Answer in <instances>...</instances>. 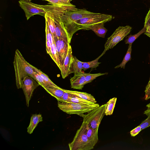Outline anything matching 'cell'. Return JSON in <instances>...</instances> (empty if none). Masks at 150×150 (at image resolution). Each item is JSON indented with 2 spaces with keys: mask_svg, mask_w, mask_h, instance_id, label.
<instances>
[{
  "mask_svg": "<svg viewBox=\"0 0 150 150\" xmlns=\"http://www.w3.org/2000/svg\"><path fill=\"white\" fill-rule=\"evenodd\" d=\"M64 92L62 96V102L70 103V99L73 94L66 91L64 89Z\"/></svg>",
  "mask_w": 150,
  "mask_h": 150,
  "instance_id": "cell-30",
  "label": "cell"
},
{
  "mask_svg": "<svg viewBox=\"0 0 150 150\" xmlns=\"http://www.w3.org/2000/svg\"><path fill=\"white\" fill-rule=\"evenodd\" d=\"M103 55L101 54L96 59L89 62H82L83 69L84 71H86L90 68H95L99 66L101 63L98 61L100 58Z\"/></svg>",
  "mask_w": 150,
  "mask_h": 150,
  "instance_id": "cell-22",
  "label": "cell"
},
{
  "mask_svg": "<svg viewBox=\"0 0 150 150\" xmlns=\"http://www.w3.org/2000/svg\"><path fill=\"white\" fill-rule=\"evenodd\" d=\"M96 13L88 11L85 9H78L75 11H67L61 15L60 18L67 30L74 22Z\"/></svg>",
  "mask_w": 150,
  "mask_h": 150,
  "instance_id": "cell-7",
  "label": "cell"
},
{
  "mask_svg": "<svg viewBox=\"0 0 150 150\" xmlns=\"http://www.w3.org/2000/svg\"><path fill=\"white\" fill-rule=\"evenodd\" d=\"M31 66L34 71L38 73L43 79L48 84L49 86H53L58 87V86L53 82L49 79L47 75L43 73L40 70L31 65Z\"/></svg>",
  "mask_w": 150,
  "mask_h": 150,
  "instance_id": "cell-27",
  "label": "cell"
},
{
  "mask_svg": "<svg viewBox=\"0 0 150 150\" xmlns=\"http://www.w3.org/2000/svg\"><path fill=\"white\" fill-rule=\"evenodd\" d=\"M73 57L72 48L71 46L68 54L65 59L63 65L59 68L63 79H65L69 74V71Z\"/></svg>",
  "mask_w": 150,
  "mask_h": 150,
  "instance_id": "cell-12",
  "label": "cell"
},
{
  "mask_svg": "<svg viewBox=\"0 0 150 150\" xmlns=\"http://www.w3.org/2000/svg\"><path fill=\"white\" fill-rule=\"evenodd\" d=\"M85 123L83 122L77 130L72 142L69 144L70 150H90L94 148L86 134Z\"/></svg>",
  "mask_w": 150,
  "mask_h": 150,
  "instance_id": "cell-3",
  "label": "cell"
},
{
  "mask_svg": "<svg viewBox=\"0 0 150 150\" xmlns=\"http://www.w3.org/2000/svg\"><path fill=\"white\" fill-rule=\"evenodd\" d=\"M85 73L82 72L74 74V76L70 79L72 88L81 90L85 85Z\"/></svg>",
  "mask_w": 150,
  "mask_h": 150,
  "instance_id": "cell-11",
  "label": "cell"
},
{
  "mask_svg": "<svg viewBox=\"0 0 150 150\" xmlns=\"http://www.w3.org/2000/svg\"><path fill=\"white\" fill-rule=\"evenodd\" d=\"M144 34L150 38V29H146V32L144 33Z\"/></svg>",
  "mask_w": 150,
  "mask_h": 150,
  "instance_id": "cell-36",
  "label": "cell"
},
{
  "mask_svg": "<svg viewBox=\"0 0 150 150\" xmlns=\"http://www.w3.org/2000/svg\"><path fill=\"white\" fill-rule=\"evenodd\" d=\"M13 64L16 86L18 89L21 88L23 78L27 76L32 77L35 71L31 64L26 61L18 49L15 51Z\"/></svg>",
  "mask_w": 150,
  "mask_h": 150,
  "instance_id": "cell-2",
  "label": "cell"
},
{
  "mask_svg": "<svg viewBox=\"0 0 150 150\" xmlns=\"http://www.w3.org/2000/svg\"><path fill=\"white\" fill-rule=\"evenodd\" d=\"M142 130V128L139 125L130 132V134L132 137H134L138 134Z\"/></svg>",
  "mask_w": 150,
  "mask_h": 150,
  "instance_id": "cell-34",
  "label": "cell"
},
{
  "mask_svg": "<svg viewBox=\"0 0 150 150\" xmlns=\"http://www.w3.org/2000/svg\"><path fill=\"white\" fill-rule=\"evenodd\" d=\"M132 27L129 26H119L109 38L104 45V50L101 54L103 55L106 52L112 48L119 42L122 40L131 31Z\"/></svg>",
  "mask_w": 150,
  "mask_h": 150,
  "instance_id": "cell-6",
  "label": "cell"
},
{
  "mask_svg": "<svg viewBox=\"0 0 150 150\" xmlns=\"http://www.w3.org/2000/svg\"><path fill=\"white\" fill-rule=\"evenodd\" d=\"M32 77L42 87L48 86L47 83L38 73L34 71Z\"/></svg>",
  "mask_w": 150,
  "mask_h": 150,
  "instance_id": "cell-29",
  "label": "cell"
},
{
  "mask_svg": "<svg viewBox=\"0 0 150 150\" xmlns=\"http://www.w3.org/2000/svg\"><path fill=\"white\" fill-rule=\"evenodd\" d=\"M132 46V45H129L126 53L122 62L120 64L115 67V68L117 69L119 67L122 68L124 69L125 68L126 64L128 61L130 60L131 59Z\"/></svg>",
  "mask_w": 150,
  "mask_h": 150,
  "instance_id": "cell-23",
  "label": "cell"
},
{
  "mask_svg": "<svg viewBox=\"0 0 150 150\" xmlns=\"http://www.w3.org/2000/svg\"><path fill=\"white\" fill-rule=\"evenodd\" d=\"M146 28H144L137 33L134 35H130L127 37V38L125 40L126 44L132 45L135 40L137 39L141 34L144 33L146 31Z\"/></svg>",
  "mask_w": 150,
  "mask_h": 150,
  "instance_id": "cell-26",
  "label": "cell"
},
{
  "mask_svg": "<svg viewBox=\"0 0 150 150\" xmlns=\"http://www.w3.org/2000/svg\"><path fill=\"white\" fill-rule=\"evenodd\" d=\"M62 1L67 3H70L72 0H61Z\"/></svg>",
  "mask_w": 150,
  "mask_h": 150,
  "instance_id": "cell-37",
  "label": "cell"
},
{
  "mask_svg": "<svg viewBox=\"0 0 150 150\" xmlns=\"http://www.w3.org/2000/svg\"><path fill=\"white\" fill-rule=\"evenodd\" d=\"M144 27L146 29H150V9L145 17Z\"/></svg>",
  "mask_w": 150,
  "mask_h": 150,
  "instance_id": "cell-32",
  "label": "cell"
},
{
  "mask_svg": "<svg viewBox=\"0 0 150 150\" xmlns=\"http://www.w3.org/2000/svg\"><path fill=\"white\" fill-rule=\"evenodd\" d=\"M147 109L144 111V114L147 116H150V103L146 105Z\"/></svg>",
  "mask_w": 150,
  "mask_h": 150,
  "instance_id": "cell-35",
  "label": "cell"
},
{
  "mask_svg": "<svg viewBox=\"0 0 150 150\" xmlns=\"http://www.w3.org/2000/svg\"><path fill=\"white\" fill-rule=\"evenodd\" d=\"M99 106L98 103L94 105H88L58 101V106L61 110L68 114H76L80 116Z\"/></svg>",
  "mask_w": 150,
  "mask_h": 150,
  "instance_id": "cell-4",
  "label": "cell"
},
{
  "mask_svg": "<svg viewBox=\"0 0 150 150\" xmlns=\"http://www.w3.org/2000/svg\"><path fill=\"white\" fill-rule=\"evenodd\" d=\"M71 102L88 105H94L96 104V103H93L90 101L82 98L74 94H73L71 98Z\"/></svg>",
  "mask_w": 150,
  "mask_h": 150,
  "instance_id": "cell-25",
  "label": "cell"
},
{
  "mask_svg": "<svg viewBox=\"0 0 150 150\" xmlns=\"http://www.w3.org/2000/svg\"><path fill=\"white\" fill-rule=\"evenodd\" d=\"M42 121V117L40 114L33 115L31 117L29 125L27 128L28 133L31 134L38 123Z\"/></svg>",
  "mask_w": 150,
  "mask_h": 150,
  "instance_id": "cell-17",
  "label": "cell"
},
{
  "mask_svg": "<svg viewBox=\"0 0 150 150\" xmlns=\"http://www.w3.org/2000/svg\"><path fill=\"white\" fill-rule=\"evenodd\" d=\"M18 2L20 6L24 11L27 20L35 15H40L45 17L46 11L36 4L27 0H20Z\"/></svg>",
  "mask_w": 150,
  "mask_h": 150,
  "instance_id": "cell-8",
  "label": "cell"
},
{
  "mask_svg": "<svg viewBox=\"0 0 150 150\" xmlns=\"http://www.w3.org/2000/svg\"><path fill=\"white\" fill-rule=\"evenodd\" d=\"M104 23H100L91 25L86 30H91L98 36L104 38L108 30L104 27Z\"/></svg>",
  "mask_w": 150,
  "mask_h": 150,
  "instance_id": "cell-16",
  "label": "cell"
},
{
  "mask_svg": "<svg viewBox=\"0 0 150 150\" xmlns=\"http://www.w3.org/2000/svg\"><path fill=\"white\" fill-rule=\"evenodd\" d=\"M83 122L85 123L86 134L89 141L92 145L94 146L98 141V128L94 129L90 127L85 122Z\"/></svg>",
  "mask_w": 150,
  "mask_h": 150,
  "instance_id": "cell-14",
  "label": "cell"
},
{
  "mask_svg": "<svg viewBox=\"0 0 150 150\" xmlns=\"http://www.w3.org/2000/svg\"><path fill=\"white\" fill-rule=\"evenodd\" d=\"M83 69L82 62L79 60L75 57H73L70 67L69 74L82 72Z\"/></svg>",
  "mask_w": 150,
  "mask_h": 150,
  "instance_id": "cell-18",
  "label": "cell"
},
{
  "mask_svg": "<svg viewBox=\"0 0 150 150\" xmlns=\"http://www.w3.org/2000/svg\"><path fill=\"white\" fill-rule=\"evenodd\" d=\"M145 99L147 100L150 98V79L146 87L145 90Z\"/></svg>",
  "mask_w": 150,
  "mask_h": 150,
  "instance_id": "cell-33",
  "label": "cell"
},
{
  "mask_svg": "<svg viewBox=\"0 0 150 150\" xmlns=\"http://www.w3.org/2000/svg\"><path fill=\"white\" fill-rule=\"evenodd\" d=\"M28 1H31L32 0H27ZM46 1L49 2V4L58 6L63 7L69 11H73L78 10L75 5L71 4L70 3H67L62 1L61 0H42Z\"/></svg>",
  "mask_w": 150,
  "mask_h": 150,
  "instance_id": "cell-15",
  "label": "cell"
},
{
  "mask_svg": "<svg viewBox=\"0 0 150 150\" xmlns=\"http://www.w3.org/2000/svg\"><path fill=\"white\" fill-rule=\"evenodd\" d=\"M43 88L51 95L55 98L58 101L63 102L62 97L64 92V89L59 87L53 86H48Z\"/></svg>",
  "mask_w": 150,
  "mask_h": 150,
  "instance_id": "cell-13",
  "label": "cell"
},
{
  "mask_svg": "<svg viewBox=\"0 0 150 150\" xmlns=\"http://www.w3.org/2000/svg\"><path fill=\"white\" fill-rule=\"evenodd\" d=\"M65 90L66 91L68 92L76 95L82 98L90 101L93 103H96L97 102L95 98L91 94L87 93L86 92L69 90L65 89Z\"/></svg>",
  "mask_w": 150,
  "mask_h": 150,
  "instance_id": "cell-20",
  "label": "cell"
},
{
  "mask_svg": "<svg viewBox=\"0 0 150 150\" xmlns=\"http://www.w3.org/2000/svg\"><path fill=\"white\" fill-rule=\"evenodd\" d=\"M108 74V73H98L95 74L85 73V81L84 85L91 82L94 79L99 76H103Z\"/></svg>",
  "mask_w": 150,
  "mask_h": 150,
  "instance_id": "cell-28",
  "label": "cell"
},
{
  "mask_svg": "<svg viewBox=\"0 0 150 150\" xmlns=\"http://www.w3.org/2000/svg\"><path fill=\"white\" fill-rule=\"evenodd\" d=\"M40 85L32 77L25 76L22 81L21 88L25 95L26 104L29 107V101L34 90Z\"/></svg>",
  "mask_w": 150,
  "mask_h": 150,
  "instance_id": "cell-9",
  "label": "cell"
},
{
  "mask_svg": "<svg viewBox=\"0 0 150 150\" xmlns=\"http://www.w3.org/2000/svg\"><path fill=\"white\" fill-rule=\"evenodd\" d=\"M105 105H102L87 114L81 115L80 116L83 117V121L90 127L94 129L98 128L101 121L105 115Z\"/></svg>",
  "mask_w": 150,
  "mask_h": 150,
  "instance_id": "cell-5",
  "label": "cell"
},
{
  "mask_svg": "<svg viewBox=\"0 0 150 150\" xmlns=\"http://www.w3.org/2000/svg\"><path fill=\"white\" fill-rule=\"evenodd\" d=\"M50 56L59 68L61 66L58 56L54 39L52 43L51 44V55Z\"/></svg>",
  "mask_w": 150,
  "mask_h": 150,
  "instance_id": "cell-24",
  "label": "cell"
},
{
  "mask_svg": "<svg viewBox=\"0 0 150 150\" xmlns=\"http://www.w3.org/2000/svg\"><path fill=\"white\" fill-rule=\"evenodd\" d=\"M54 37L61 67L63 65L65 59L71 45L69 42L63 38L56 36Z\"/></svg>",
  "mask_w": 150,
  "mask_h": 150,
  "instance_id": "cell-10",
  "label": "cell"
},
{
  "mask_svg": "<svg viewBox=\"0 0 150 150\" xmlns=\"http://www.w3.org/2000/svg\"><path fill=\"white\" fill-rule=\"evenodd\" d=\"M117 100V98H111L106 104L105 113L106 115L112 114Z\"/></svg>",
  "mask_w": 150,
  "mask_h": 150,
  "instance_id": "cell-21",
  "label": "cell"
},
{
  "mask_svg": "<svg viewBox=\"0 0 150 150\" xmlns=\"http://www.w3.org/2000/svg\"><path fill=\"white\" fill-rule=\"evenodd\" d=\"M112 18L111 15L97 13L74 22L68 28L67 31L71 39L73 35L78 30H85L89 27L97 23H105L111 21Z\"/></svg>",
  "mask_w": 150,
  "mask_h": 150,
  "instance_id": "cell-1",
  "label": "cell"
},
{
  "mask_svg": "<svg viewBox=\"0 0 150 150\" xmlns=\"http://www.w3.org/2000/svg\"><path fill=\"white\" fill-rule=\"evenodd\" d=\"M45 18V21L48 24L50 31L52 33L54 37L56 36L55 31V24L54 22V19L53 15L52 13L48 11H46Z\"/></svg>",
  "mask_w": 150,
  "mask_h": 150,
  "instance_id": "cell-19",
  "label": "cell"
},
{
  "mask_svg": "<svg viewBox=\"0 0 150 150\" xmlns=\"http://www.w3.org/2000/svg\"><path fill=\"white\" fill-rule=\"evenodd\" d=\"M142 130L150 126V116H148V117L143 121L139 125Z\"/></svg>",
  "mask_w": 150,
  "mask_h": 150,
  "instance_id": "cell-31",
  "label": "cell"
},
{
  "mask_svg": "<svg viewBox=\"0 0 150 150\" xmlns=\"http://www.w3.org/2000/svg\"></svg>",
  "mask_w": 150,
  "mask_h": 150,
  "instance_id": "cell-38",
  "label": "cell"
}]
</instances>
